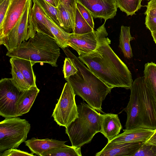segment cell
<instances>
[{"instance_id":"d6986e66","label":"cell","mask_w":156,"mask_h":156,"mask_svg":"<svg viewBox=\"0 0 156 156\" xmlns=\"http://www.w3.org/2000/svg\"><path fill=\"white\" fill-rule=\"evenodd\" d=\"M32 1L31 19L34 28L37 32L47 35L55 40V36L47 27L42 9L35 1Z\"/></svg>"},{"instance_id":"4fadbf2b","label":"cell","mask_w":156,"mask_h":156,"mask_svg":"<svg viewBox=\"0 0 156 156\" xmlns=\"http://www.w3.org/2000/svg\"><path fill=\"white\" fill-rule=\"evenodd\" d=\"M145 142L115 143L108 142L95 156H133Z\"/></svg>"},{"instance_id":"ac0fdd59","label":"cell","mask_w":156,"mask_h":156,"mask_svg":"<svg viewBox=\"0 0 156 156\" xmlns=\"http://www.w3.org/2000/svg\"><path fill=\"white\" fill-rule=\"evenodd\" d=\"M42 10L47 27L55 36V41L62 49L67 48L69 46L68 40L71 33L64 30L58 25L48 14Z\"/></svg>"},{"instance_id":"d6a6232c","label":"cell","mask_w":156,"mask_h":156,"mask_svg":"<svg viewBox=\"0 0 156 156\" xmlns=\"http://www.w3.org/2000/svg\"><path fill=\"white\" fill-rule=\"evenodd\" d=\"M33 154L15 149L11 148L0 153V156H34Z\"/></svg>"},{"instance_id":"2e32d148","label":"cell","mask_w":156,"mask_h":156,"mask_svg":"<svg viewBox=\"0 0 156 156\" xmlns=\"http://www.w3.org/2000/svg\"><path fill=\"white\" fill-rule=\"evenodd\" d=\"M122 128L117 114L105 113L102 115L101 128L100 132L108 140V142L113 139Z\"/></svg>"},{"instance_id":"e575fe53","label":"cell","mask_w":156,"mask_h":156,"mask_svg":"<svg viewBox=\"0 0 156 156\" xmlns=\"http://www.w3.org/2000/svg\"><path fill=\"white\" fill-rule=\"evenodd\" d=\"M145 24L151 32L156 31V17L146 15Z\"/></svg>"},{"instance_id":"9c48e42d","label":"cell","mask_w":156,"mask_h":156,"mask_svg":"<svg viewBox=\"0 0 156 156\" xmlns=\"http://www.w3.org/2000/svg\"><path fill=\"white\" fill-rule=\"evenodd\" d=\"M21 92L14 84L11 78L0 80V115L5 118L16 117V103Z\"/></svg>"},{"instance_id":"6da1fadb","label":"cell","mask_w":156,"mask_h":156,"mask_svg":"<svg viewBox=\"0 0 156 156\" xmlns=\"http://www.w3.org/2000/svg\"><path fill=\"white\" fill-rule=\"evenodd\" d=\"M106 21L96 29L98 44L96 48L78 58L109 87L130 89L133 82L131 73L110 46L111 41L107 37Z\"/></svg>"},{"instance_id":"7c38bea8","label":"cell","mask_w":156,"mask_h":156,"mask_svg":"<svg viewBox=\"0 0 156 156\" xmlns=\"http://www.w3.org/2000/svg\"><path fill=\"white\" fill-rule=\"evenodd\" d=\"M28 0H11L3 25L0 38L7 35L20 20Z\"/></svg>"},{"instance_id":"ba28073f","label":"cell","mask_w":156,"mask_h":156,"mask_svg":"<svg viewBox=\"0 0 156 156\" xmlns=\"http://www.w3.org/2000/svg\"><path fill=\"white\" fill-rule=\"evenodd\" d=\"M76 94L70 84L66 82L52 115L59 126L66 127L78 117Z\"/></svg>"},{"instance_id":"f1b7e54d","label":"cell","mask_w":156,"mask_h":156,"mask_svg":"<svg viewBox=\"0 0 156 156\" xmlns=\"http://www.w3.org/2000/svg\"><path fill=\"white\" fill-rule=\"evenodd\" d=\"M133 156H156V145L145 142Z\"/></svg>"},{"instance_id":"3957f363","label":"cell","mask_w":156,"mask_h":156,"mask_svg":"<svg viewBox=\"0 0 156 156\" xmlns=\"http://www.w3.org/2000/svg\"><path fill=\"white\" fill-rule=\"evenodd\" d=\"M70 58L78 71L74 75L65 79L76 94L81 97L91 107L104 113L101 105L103 101L112 88L109 87L87 67L68 48H62Z\"/></svg>"},{"instance_id":"836d02e7","label":"cell","mask_w":156,"mask_h":156,"mask_svg":"<svg viewBox=\"0 0 156 156\" xmlns=\"http://www.w3.org/2000/svg\"><path fill=\"white\" fill-rule=\"evenodd\" d=\"M11 0H0V28L3 24Z\"/></svg>"},{"instance_id":"1f68e13d","label":"cell","mask_w":156,"mask_h":156,"mask_svg":"<svg viewBox=\"0 0 156 156\" xmlns=\"http://www.w3.org/2000/svg\"><path fill=\"white\" fill-rule=\"evenodd\" d=\"M76 8L82 15L83 17L89 25L94 29V23L93 16L88 10L83 5L78 2H76Z\"/></svg>"},{"instance_id":"d4e9b609","label":"cell","mask_w":156,"mask_h":156,"mask_svg":"<svg viewBox=\"0 0 156 156\" xmlns=\"http://www.w3.org/2000/svg\"><path fill=\"white\" fill-rule=\"evenodd\" d=\"M118 7L127 16H132L142 6V0H116Z\"/></svg>"},{"instance_id":"ab89813d","label":"cell","mask_w":156,"mask_h":156,"mask_svg":"<svg viewBox=\"0 0 156 156\" xmlns=\"http://www.w3.org/2000/svg\"></svg>"},{"instance_id":"5b68a950","label":"cell","mask_w":156,"mask_h":156,"mask_svg":"<svg viewBox=\"0 0 156 156\" xmlns=\"http://www.w3.org/2000/svg\"><path fill=\"white\" fill-rule=\"evenodd\" d=\"M78 117L66 127L72 146L78 148L89 143L101 128L102 114L88 104L77 105Z\"/></svg>"},{"instance_id":"8992f818","label":"cell","mask_w":156,"mask_h":156,"mask_svg":"<svg viewBox=\"0 0 156 156\" xmlns=\"http://www.w3.org/2000/svg\"><path fill=\"white\" fill-rule=\"evenodd\" d=\"M30 125L18 117L6 118L0 122V152L16 148L26 141Z\"/></svg>"},{"instance_id":"83f0119b","label":"cell","mask_w":156,"mask_h":156,"mask_svg":"<svg viewBox=\"0 0 156 156\" xmlns=\"http://www.w3.org/2000/svg\"><path fill=\"white\" fill-rule=\"evenodd\" d=\"M33 0L35 1L42 9L60 26L57 7H54L45 0Z\"/></svg>"},{"instance_id":"4dcf8cb0","label":"cell","mask_w":156,"mask_h":156,"mask_svg":"<svg viewBox=\"0 0 156 156\" xmlns=\"http://www.w3.org/2000/svg\"><path fill=\"white\" fill-rule=\"evenodd\" d=\"M59 3L62 4L68 11L71 17L74 26L76 9V0H59Z\"/></svg>"},{"instance_id":"60d3db41","label":"cell","mask_w":156,"mask_h":156,"mask_svg":"<svg viewBox=\"0 0 156 156\" xmlns=\"http://www.w3.org/2000/svg\"></svg>"},{"instance_id":"74e56055","label":"cell","mask_w":156,"mask_h":156,"mask_svg":"<svg viewBox=\"0 0 156 156\" xmlns=\"http://www.w3.org/2000/svg\"><path fill=\"white\" fill-rule=\"evenodd\" d=\"M55 7H57L59 4V0H45Z\"/></svg>"},{"instance_id":"30bf717a","label":"cell","mask_w":156,"mask_h":156,"mask_svg":"<svg viewBox=\"0 0 156 156\" xmlns=\"http://www.w3.org/2000/svg\"><path fill=\"white\" fill-rule=\"evenodd\" d=\"M85 7L94 18L106 21L116 15L118 7L116 0H76Z\"/></svg>"},{"instance_id":"d590c367","label":"cell","mask_w":156,"mask_h":156,"mask_svg":"<svg viewBox=\"0 0 156 156\" xmlns=\"http://www.w3.org/2000/svg\"><path fill=\"white\" fill-rule=\"evenodd\" d=\"M146 7L147 9L144 14L156 17V1L150 0Z\"/></svg>"},{"instance_id":"e0dca14e","label":"cell","mask_w":156,"mask_h":156,"mask_svg":"<svg viewBox=\"0 0 156 156\" xmlns=\"http://www.w3.org/2000/svg\"><path fill=\"white\" fill-rule=\"evenodd\" d=\"M39 91L36 85L21 92L16 103V117L23 115L30 111Z\"/></svg>"},{"instance_id":"44dd1931","label":"cell","mask_w":156,"mask_h":156,"mask_svg":"<svg viewBox=\"0 0 156 156\" xmlns=\"http://www.w3.org/2000/svg\"><path fill=\"white\" fill-rule=\"evenodd\" d=\"M130 32V27L122 25L119 35V46L121 49L124 56L128 59L133 57V54L130 42L133 40Z\"/></svg>"},{"instance_id":"f546056e","label":"cell","mask_w":156,"mask_h":156,"mask_svg":"<svg viewBox=\"0 0 156 156\" xmlns=\"http://www.w3.org/2000/svg\"><path fill=\"white\" fill-rule=\"evenodd\" d=\"M77 71V68L72 60L69 58H66L64 61L63 69V72L65 79L74 75Z\"/></svg>"},{"instance_id":"4316f807","label":"cell","mask_w":156,"mask_h":156,"mask_svg":"<svg viewBox=\"0 0 156 156\" xmlns=\"http://www.w3.org/2000/svg\"><path fill=\"white\" fill-rule=\"evenodd\" d=\"M94 30L82 16L76 8L75 25L72 33L83 34L90 32Z\"/></svg>"},{"instance_id":"5bb4252c","label":"cell","mask_w":156,"mask_h":156,"mask_svg":"<svg viewBox=\"0 0 156 156\" xmlns=\"http://www.w3.org/2000/svg\"><path fill=\"white\" fill-rule=\"evenodd\" d=\"M154 130L142 128L124 129L123 133L118 134L110 141L115 143L146 142L153 134Z\"/></svg>"},{"instance_id":"8d00e7d4","label":"cell","mask_w":156,"mask_h":156,"mask_svg":"<svg viewBox=\"0 0 156 156\" xmlns=\"http://www.w3.org/2000/svg\"><path fill=\"white\" fill-rule=\"evenodd\" d=\"M147 143L156 145V129L150 138L146 142Z\"/></svg>"},{"instance_id":"9a60e30c","label":"cell","mask_w":156,"mask_h":156,"mask_svg":"<svg viewBox=\"0 0 156 156\" xmlns=\"http://www.w3.org/2000/svg\"><path fill=\"white\" fill-rule=\"evenodd\" d=\"M24 142L32 154L41 156L44 153L66 145V141L48 138L40 139L33 137Z\"/></svg>"},{"instance_id":"cb8c5ba5","label":"cell","mask_w":156,"mask_h":156,"mask_svg":"<svg viewBox=\"0 0 156 156\" xmlns=\"http://www.w3.org/2000/svg\"><path fill=\"white\" fill-rule=\"evenodd\" d=\"M80 148L73 146H65L51 150L44 153L41 156H81Z\"/></svg>"},{"instance_id":"7402d4cb","label":"cell","mask_w":156,"mask_h":156,"mask_svg":"<svg viewBox=\"0 0 156 156\" xmlns=\"http://www.w3.org/2000/svg\"><path fill=\"white\" fill-rule=\"evenodd\" d=\"M57 8L60 27L68 33L72 32L74 26L70 14L62 4L59 3Z\"/></svg>"},{"instance_id":"7a4b0ae2","label":"cell","mask_w":156,"mask_h":156,"mask_svg":"<svg viewBox=\"0 0 156 156\" xmlns=\"http://www.w3.org/2000/svg\"><path fill=\"white\" fill-rule=\"evenodd\" d=\"M129 102L125 109L127 114L125 129L142 128L156 129V100L144 76L133 82Z\"/></svg>"},{"instance_id":"484cf974","label":"cell","mask_w":156,"mask_h":156,"mask_svg":"<svg viewBox=\"0 0 156 156\" xmlns=\"http://www.w3.org/2000/svg\"><path fill=\"white\" fill-rule=\"evenodd\" d=\"M10 62L11 67V78L15 85L21 92L28 89L30 87L27 83L21 71L13 63Z\"/></svg>"},{"instance_id":"52a82bcc","label":"cell","mask_w":156,"mask_h":156,"mask_svg":"<svg viewBox=\"0 0 156 156\" xmlns=\"http://www.w3.org/2000/svg\"><path fill=\"white\" fill-rule=\"evenodd\" d=\"M32 0H28L21 18L6 36L0 38V44L8 51L17 48L24 41L34 37L37 31L32 23Z\"/></svg>"},{"instance_id":"f35d334b","label":"cell","mask_w":156,"mask_h":156,"mask_svg":"<svg viewBox=\"0 0 156 156\" xmlns=\"http://www.w3.org/2000/svg\"><path fill=\"white\" fill-rule=\"evenodd\" d=\"M151 33L154 41L156 44V31L151 32Z\"/></svg>"},{"instance_id":"8fae6325","label":"cell","mask_w":156,"mask_h":156,"mask_svg":"<svg viewBox=\"0 0 156 156\" xmlns=\"http://www.w3.org/2000/svg\"><path fill=\"white\" fill-rule=\"evenodd\" d=\"M98 44L97 30L87 33L78 34H70L68 46L78 53L79 56L86 55L94 50Z\"/></svg>"},{"instance_id":"ffe728a7","label":"cell","mask_w":156,"mask_h":156,"mask_svg":"<svg viewBox=\"0 0 156 156\" xmlns=\"http://www.w3.org/2000/svg\"><path fill=\"white\" fill-rule=\"evenodd\" d=\"M9 62L13 63L21 71L30 87L36 86V76L32 68L34 64L31 61L19 58L11 57Z\"/></svg>"},{"instance_id":"277c9868","label":"cell","mask_w":156,"mask_h":156,"mask_svg":"<svg viewBox=\"0 0 156 156\" xmlns=\"http://www.w3.org/2000/svg\"><path fill=\"white\" fill-rule=\"evenodd\" d=\"M59 47L55 40L37 32L28 41H24L16 48L8 51L6 55L29 60L34 65L37 62L45 63L57 67V61L60 54Z\"/></svg>"},{"instance_id":"603a6c76","label":"cell","mask_w":156,"mask_h":156,"mask_svg":"<svg viewBox=\"0 0 156 156\" xmlns=\"http://www.w3.org/2000/svg\"><path fill=\"white\" fill-rule=\"evenodd\" d=\"M144 73L145 82L156 100V64L152 62L145 64Z\"/></svg>"}]
</instances>
